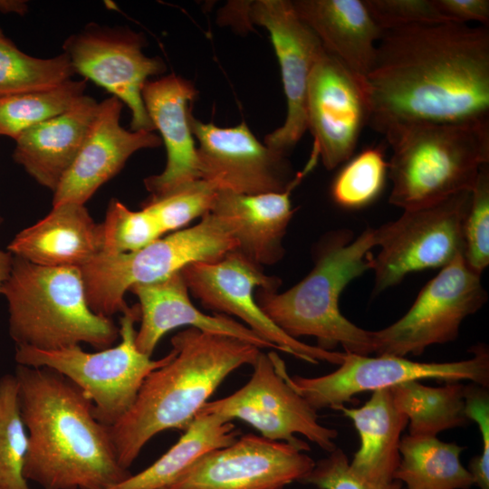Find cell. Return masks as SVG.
I'll use <instances>...</instances> for the list:
<instances>
[{"mask_svg":"<svg viewBox=\"0 0 489 489\" xmlns=\"http://www.w3.org/2000/svg\"><path fill=\"white\" fill-rule=\"evenodd\" d=\"M368 126H489V30L451 22L384 30L364 82Z\"/></svg>","mask_w":489,"mask_h":489,"instance_id":"1","label":"cell"},{"mask_svg":"<svg viewBox=\"0 0 489 489\" xmlns=\"http://www.w3.org/2000/svg\"><path fill=\"white\" fill-rule=\"evenodd\" d=\"M14 375L28 434L27 481L43 489H110L131 475L82 389L49 368L18 364Z\"/></svg>","mask_w":489,"mask_h":489,"instance_id":"2","label":"cell"},{"mask_svg":"<svg viewBox=\"0 0 489 489\" xmlns=\"http://www.w3.org/2000/svg\"><path fill=\"white\" fill-rule=\"evenodd\" d=\"M174 356L143 381L130 409L109 427L119 464L129 470L145 445L185 430L224 379L253 365L261 350L240 339L189 327L171 339Z\"/></svg>","mask_w":489,"mask_h":489,"instance_id":"3","label":"cell"},{"mask_svg":"<svg viewBox=\"0 0 489 489\" xmlns=\"http://www.w3.org/2000/svg\"><path fill=\"white\" fill-rule=\"evenodd\" d=\"M375 228L358 237L349 229L331 232L320 243L313 268L287 291L258 289L255 300L267 317L290 337L316 338L318 347L369 356L374 352L371 331L361 329L340 312L341 292L354 279L372 270Z\"/></svg>","mask_w":489,"mask_h":489,"instance_id":"4","label":"cell"},{"mask_svg":"<svg viewBox=\"0 0 489 489\" xmlns=\"http://www.w3.org/2000/svg\"><path fill=\"white\" fill-rule=\"evenodd\" d=\"M16 347L55 350L87 343L111 347L120 337L110 318L93 312L78 267H50L14 256L3 292Z\"/></svg>","mask_w":489,"mask_h":489,"instance_id":"5","label":"cell"},{"mask_svg":"<svg viewBox=\"0 0 489 489\" xmlns=\"http://www.w3.org/2000/svg\"><path fill=\"white\" fill-rule=\"evenodd\" d=\"M383 136L392 149L388 202L404 210L472 191L489 162V126L415 123Z\"/></svg>","mask_w":489,"mask_h":489,"instance_id":"6","label":"cell"},{"mask_svg":"<svg viewBox=\"0 0 489 489\" xmlns=\"http://www.w3.org/2000/svg\"><path fill=\"white\" fill-rule=\"evenodd\" d=\"M237 249L227 225L211 212L197 225L158 238L128 254L100 253L80 269L87 302L98 315L110 318L129 307L124 295L133 285L161 281L198 262H215Z\"/></svg>","mask_w":489,"mask_h":489,"instance_id":"7","label":"cell"},{"mask_svg":"<svg viewBox=\"0 0 489 489\" xmlns=\"http://www.w3.org/2000/svg\"><path fill=\"white\" fill-rule=\"evenodd\" d=\"M121 314L117 346L97 352L85 351L80 345L55 350L16 347L15 360L19 365L49 368L66 377L91 399L95 418L111 427L130 409L147 376L174 356L172 349L156 360L141 353L135 344V323L140 319L138 304Z\"/></svg>","mask_w":489,"mask_h":489,"instance_id":"8","label":"cell"},{"mask_svg":"<svg viewBox=\"0 0 489 489\" xmlns=\"http://www.w3.org/2000/svg\"><path fill=\"white\" fill-rule=\"evenodd\" d=\"M471 350L472 358L449 362H417L394 355L369 357L345 352L339 369L314 378L290 376L276 352L268 355L289 386L318 411L326 408L336 409L359 393L409 380L469 381L488 388V350L484 345H477Z\"/></svg>","mask_w":489,"mask_h":489,"instance_id":"9","label":"cell"},{"mask_svg":"<svg viewBox=\"0 0 489 489\" xmlns=\"http://www.w3.org/2000/svg\"><path fill=\"white\" fill-rule=\"evenodd\" d=\"M472 191L435 204L404 210L399 218L375 228L379 253L373 257V294L398 284L408 274L442 268L463 254V225Z\"/></svg>","mask_w":489,"mask_h":489,"instance_id":"10","label":"cell"},{"mask_svg":"<svg viewBox=\"0 0 489 489\" xmlns=\"http://www.w3.org/2000/svg\"><path fill=\"white\" fill-rule=\"evenodd\" d=\"M189 293L209 310L235 316L279 351L303 361L340 365L345 352L326 350L287 335L262 311L255 300L257 289L278 290L281 280L264 273L238 250L215 262L192 263L181 270Z\"/></svg>","mask_w":489,"mask_h":489,"instance_id":"11","label":"cell"},{"mask_svg":"<svg viewBox=\"0 0 489 489\" xmlns=\"http://www.w3.org/2000/svg\"><path fill=\"white\" fill-rule=\"evenodd\" d=\"M487 298L480 275L459 254L426 283L399 320L371 331L374 352L418 356L431 345L453 341L463 321L479 311Z\"/></svg>","mask_w":489,"mask_h":489,"instance_id":"12","label":"cell"},{"mask_svg":"<svg viewBox=\"0 0 489 489\" xmlns=\"http://www.w3.org/2000/svg\"><path fill=\"white\" fill-rule=\"evenodd\" d=\"M201 179L217 191L244 195L283 192L296 187L315 166L309 161L293 174L287 155L260 142L244 121L230 128L190 115Z\"/></svg>","mask_w":489,"mask_h":489,"instance_id":"13","label":"cell"},{"mask_svg":"<svg viewBox=\"0 0 489 489\" xmlns=\"http://www.w3.org/2000/svg\"><path fill=\"white\" fill-rule=\"evenodd\" d=\"M144 45L142 34L91 23L69 36L62 48L75 73L106 89L129 108L130 130L153 131L142 89L149 76L166 71V64L159 57L147 56Z\"/></svg>","mask_w":489,"mask_h":489,"instance_id":"14","label":"cell"},{"mask_svg":"<svg viewBox=\"0 0 489 489\" xmlns=\"http://www.w3.org/2000/svg\"><path fill=\"white\" fill-rule=\"evenodd\" d=\"M252 366L244 386L206 402L199 412L243 420L270 440L300 444L303 441L294 435L301 434L326 452L333 451L338 432L318 422L317 411L289 386L269 355L260 352Z\"/></svg>","mask_w":489,"mask_h":489,"instance_id":"15","label":"cell"},{"mask_svg":"<svg viewBox=\"0 0 489 489\" xmlns=\"http://www.w3.org/2000/svg\"><path fill=\"white\" fill-rule=\"evenodd\" d=\"M306 442L292 444L252 434L211 451L165 489H283L305 477L314 460Z\"/></svg>","mask_w":489,"mask_h":489,"instance_id":"16","label":"cell"},{"mask_svg":"<svg viewBox=\"0 0 489 489\" xmlns=\"http://www.w3.org/2000/svg\"><path fill=\"white\" fill-rule=\"evenodd\" d=\"M236 6L249 24L263 26L270 34L280 64L287 114L283 124L264 137V144L288 155L307 130L308 81L324 49L312 30L298 16L292 1L256 0Z\"/></svg>","mask_w":489,"mask_h":489,"instance_id":"17","label":"cell"},{"mask_svg":"<svg viewBox=\"0 0 489 489\" xmlns=\"http://www.w3.org/2000/svg\"><path fill=\"white\" fill-rule=\"evenodd\" d=\"M307 129L328 170L350 159L369 122L364 84L325 50L311 72L306 95Z\"/></svg>","mask_w":489,"mask_h":489,"instance_id":"18","label":"cell"},{"mask_svg":"<svg viewBox=\"0 0 489 489\" xmlns=\"http://www.w3.org/2000/svg\"><path fill=\"white\" fill-rule=\"evenodd\" d=\"M123 103L111 96L99 102L89 133L71 168L53 191V206L85 204L104 183L118 174L138 150L161 145L158 135L127 130L120 123Z\"/></svg>","mask_w":489,"mask_h":489,"instance_id":"19","label":"cell"},{"mask_svg":"<svg viewBox=\"0 0 489 489\" xmlns=\"http://www.w3.org/2000/svg\"><path fill=\"white\" fill-rule=\"evenodd\" d=\"M197 91L188 80L174 73L147 81L142 100L148 115L161 135L167 165L144 179L151 197H162L189 182L201 179L197 147L190 126V104Z\"/></svg>","mask_w":489,"mask_h":489,"instance_id":"20","label":"cell"},{"mask_svg":"<svg viewBox=\"0 0 489 489\" xmlns=\"http://www.w3.org/2000/svg\"><path fill=\"white\" fill-rule=\"evenodd\" d=\"M129 291L138 297L140 312V327L136 333L135 344L147 356L151 357L166 333L181 326L235 337L260 350H276L235 319L221 313L208 315L195 307L181 271L156 283L133 285Z\"/></svg>","mask_w":489,"mask_h":489,"instance_id":"21","label":"cell"},{"mask_svg":"<svg viewBox=\"0 0 489 489\" xmlns=\"http://www.w3.org/2000/svg\"><path fill=\"white\" fill-rule=\"evenodd\" d=\"M99 102L80 97L67 110L21 133L13 158L53 192L75 160L96 117Z\"/></svg>","mask_w":489,"mask_h":489,"instance_id":"22","label":"cell"},{"mask_svg":"<svg viewBox=\"0 0 489 489\" xmlns=\"http://www.w3.org/2000/svg\"><path fill=\"white\" fill-rule=\"evenodd\" d=\"M14 256L50 267H78L101 252L100 224L83 204L63 202L7 246Z\"/></svg>","mask_w":489,"mask_h":489,"instance_id":"23","label":"cell"},{"mask_svg":"<svg viewBox=\"0 0 489 489\" xmlns=\"http://www.w3.org/2000/svg\"><path fill=\"white\" fill-rule=\"evenodd\" d=\"M294 187L258 195L217 191L210 212L227 225L236 250L260 266L273 265L284 254L283 240L295 211L291 202Z\"/></svg>","mask_w":489,"mask_h":489,"instance_id":"24","label":"cell"},{"mask_svg":"<svg viewBox=\"0 0 489 489\" xmlns=\"http://www.w3.org/2000/svg\"><path fill=\"white\" fill-rule=\"evenodd\" d=\"M292 4L323 49L364 84L383 32L364 0H295Z\"/></svg>","mask_w":489,"mask_h":489,"instance_id":"25","label":"cell"},{"mask_svg":"<svg viewBox=\"0 0 489 489\" xmlns=\"http://www.w3.org/2000/svg\"><path fill=\"white\" fill-rule=\"evenodd\" d=\"M336 409L353 422L360 436V446L350 462L352 472L373 484L394 481L400 462V436L408 419L397 408L389 388L373 391L362 407L341 405Z\"/></svg>","mask_w":489,"mask_h":489,"instance_id":"26","label":"cell"},{"mask_svg":"<svg viewBox=\"0 0 489 489\" xmlns=\"http://www.w3.org/2000/svg\"><path fill=\"white\" fill-rule=\"evenodd\" d=\"M178 441L148 468L110 489H165L197 459L234 443L235 425L223 417L199 412Z\"/></svg>","mask_w":489,"mask_h":489,"instance_id":"27","label":"cell"},{"mask_svg":"<svg viewBox=\"0 0 489 489\" xmlns=\"http://www.w3.org/2000/svg\"><path fill=\"white\" fill-rule=\"evenodd\" d=\"M465 449L436 436L407 435L400 439L394 479L406 484L407 489H468L474 480L460 462Z\"/></svg>","mask_w":489,"mask_h":489,"instance_id":"28","label":"cell"},{"mask_svg":"<svg viewBox=\"0 0 489 489\" xmlns=\"http://www.w3.org/2000/svg\"><path fill=\"white\" fill-rule=\"evenodd\" d=\"M388 388L397 408L408 419V435L436 436L444 430L465 427L470 421L465 411L462 382L430 387L420 380H409Z\"/></svg>","mask_w":489,"mask_h":489,"instance_id":"29","label":"cell"},{"mask_svg":"<svg viewBox=\"0 0 489 489\" xmlns=\"http://www.w3.org/2000/svg\"><path fill=\"white\" fill-rule=\"evenodd\" d=\"M74 74L66 53L49 59L33 57L0 36V97L55 88Z\"/></svg>","mask_w":489,"mask_h":489,"instance_id":"30","label":"cell"},{"mask_svg":"<svg viewBox=\"0 0 489 489\" xmlns=\"http://www.w3.org/2000/svg\"><path fill=\"white\" fill-rule=\"evenodd\" d=\"M86 81L70 80L49 90L0 97V136L15 139L26 129L67 110L84 95Z\"/></svg>","mask_w":489,"mask_h":489,"instance_id":"31","label":"cell"},{"mask_svg":"<svg viewBox=\"0 0 489 489\" xmlns=\"http://www.w3.org/2000/svg\"><path fill=\"white\" fill-rule=\"evenodd\" d=\"M27 446L16 379L5 374L0 377V489H31L23 475Z\"/></svg>","mask_w":489,"mask_h":489,"instance_id":"32","label":"cell"},{"mask_svg":"<svg viewBox=\"0 0 489 489\" xmlns=\"http://www.w3.org/2000/svg\"><path fill=\"white\" fill-rule=\"evenodd\" d=\"M388 162L381 147H369L348 159L331 188L333 201L346 209L369 206L382 192Z\"/></svg>","mask_w":489,"mask_h":489,"instance_id":"33","label":"cell"},{"mask_svg":"<svg viewBox=\"0 0 489 489\" xmlns=\"http://www.w3.org/2000/svg\"><path fill=\"white\" fill-rule=\"evenodd\" d=\"M100 231L101 253L111 254L139 251L164 235L149 211H132L117 199L110 200Z\"/></svg>","mask_w":489,"mask_h":489,"instance_id":"34","label":"cell"},{"mask_svg":"<svg viewBox=\"0 0 489 489\" xmlns=\"http://www.w3.org/2000/svg\"><path fill=\"white\" fill-rule=\"evenodd\" d=\"M216 193L217 190L210 183L197 179L162 197H149L142 208L154 216L163 234L175 232L210 212Z\"/></svg>","mask_w":489,"mask_h":489,"instance_id":"35","label":"cell"},{"mask_svg":"<svg viewBox=\"0 0 489 489\" xmlns=\"http://www.w3.org/2000/svg\"><path fill=\"white\" fill-rule=\"evenodd\" d=\"M463 257L481 275L489 264V169L483 166L472 189L471 203L463 225Z\"/></svg>","mask_w":489,"mask_h":489,"instance_id":"36","label":"cell"},{"mask_svg":"<svg viewBox=\"0 0 489 489\" xmlns=\"http://www.w3.org/2000/svg\"><path fill=\"white\" fill-rule=\"evenodd\" d=\"M376 24L383 31L415 24L447 22L433 0H364Z\"/></svg>","mask_w":489,"mask_h":489,"instance_id":"37","label":"cell"},{"mask_svg":"<svg viewBox=\"0 0 489 489\" xmlns=\"http://www.w3.org/2000/svg\"><path fill=\"white\" fill-rule=\"evenodd\" d=\"M300 483L319 489H402V483L396 479L380 485L360 478L350 469L345 453L337 447L328 456L315 462L312 471Z\"/></svg>","mask_w":489,"mask_h":489,"instance_id":"38","label":"cell"},{"mask_svg":"<svg viewBox=\"0 0 489 489\" xmlns=\"http://www.w3.org/2000/svg\"><path fill=\"white\" fill-rule=\"evenodd\" d=\"M465 385V411L481 433L482 452L474 457L467 469L480 489H489V395L488 388L476 383Z\"/></svg>","mask_w":489,"mask_h":489,"instance_id":"39","label":"cell"},{"mask_svg":"<svg viewBox=\"0 0 489 489\" xmlns=\"http://www.w3.org/2000/svg\"><path fill=\"white\" fill-rule=\"evenodd\" d=\"M440 14L447 21L468 24L475 22L483 26L489 24L488 0H433Z\"/></svg>","mask_w":489,"mask_h":489,"instance_id":"40","label":"cell"},{"mask_svg":"<svg viewBox=\"0 0 489 489\" xmlns=\"http://www.w3.org/2000/svg\"><path fill=\"white\" fill-rule=\"evenodd\" d=\"M13 261L14 255L10 252L0 249V293L11 275Z\"/></svg>","mask_w":489,"mask_h":489,"instance_id":"41","label":"cell"},{"mask_svg":"<svg viewBox=\"0 0 489 489\" xmlns=\"http://www.w3.org/2000/svg\"><path fill=\"white\" fill-rule=\"evenodd\" d=\"M28 10L25 1L0 0V13L24 14Z\"/></svg>","mask_w":489,"mask_h":489,"instance_id":"42","label":"cell"},{"mask_svg":"<svg viewBox=\"0 0 489 489\" xmlns=\"http://www.w3.org/2000/svg\"><path fill=\"white\" fill-rule=\"evenodd\" d=\"M4 35L2 29L0 28V36Z\"/></svg>","mask_w":489,"mask_h":489,"instance_id":"43","label":"cell"},{"mask_svg":"<svg viewBox=\"0 0 489 489\" xmlns=\"http://www.w3.org/2000/svg\"><path fill=\"white\" fill-rule=\"evenodd\" d=\"M3 222V218L0 216V225L2 224Z\"/></svg>","mask_w":489,"mask_h":489,"instance_id":"44","label":"cell"}]
</instances>
